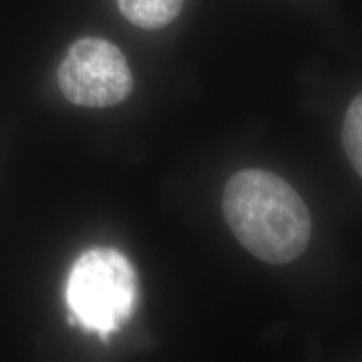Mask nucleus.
Instances as JSON below:
<instances>
[{"mask_svg":"<svg viewBox=\"0 0 362 362\" xmlns=\"http://www.w3.org/2000/svg\"><path fill=\"white\" fill-rule=\"evenodd\" d=\"M221 208L238 242L262 262L291 264L309 247V208L291 183L272 171L235 173L225 185Z\"/></svg>","mask_w":362,"mask_h":362,"instance_id":"nucleus-1","label":"nucleus"},{"mask_svg":"<svg viewBox=\"0 0 362 362\" xmlns=\"http://www.w3.org/2000/svg\"><path fill=\"white\" fill-rule=\"evenodd\" d=\"M66 300L72 324L107 339L136 310L138 277L133 265L112 248H90L72 265Z\"/></svg>","mask_w":362,"mask_h":362,"instance_id":"nucleus-2","label":"nucleus"},{"mask_svg":"<svg viewBox=\"0 0 362 362\" xmlns=\"http://www.w3.org/2000/svg\"><path fill=\"white\" fill-rule=\"evenodd\" d=\"M57 84L67 101L83 107H111L126 101L134 79L124 54L110 40H76L57 69Z\"/></svg>","mask_w":362,"mask_h":362,"instance_id":"nucleus-3","label":"nucleus"},{"mask_svg":"<svg viewBox=\"0 0 362 362\" xmlns=\"http://www.w3.org/2000/svg\"><path fill=\"white\" fill-rule=\"evenodd\" d=\"M185 0H117L126 21L146 30L163 29L180 16Z\"/></svg>","mask_w":362,"mask_h":362,"instance_id":"nucleus-4","label":"nucleus"},{"mask_svg":"<svg viewBox=\"0 0 362 362\" xmlns=\"http://www.w3.org/2000/svg\"><path fill=\"white\" fill-rule=\"evenodd\" d=\"M342 144L352 168L362 178V93L352 99L344 116Z\"/></svg>","mask_w":362,"mask_h":362,"instance_id":"nucleus-5","label":"nucleus"}]
</instances>
